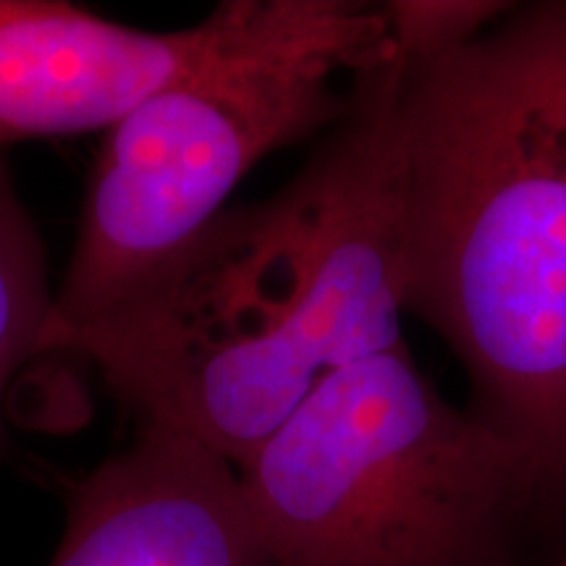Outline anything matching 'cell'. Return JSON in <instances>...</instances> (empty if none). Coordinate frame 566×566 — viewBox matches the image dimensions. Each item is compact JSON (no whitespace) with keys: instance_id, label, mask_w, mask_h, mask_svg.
<instances>
[{"instance_id":"3","label":"cell","mask_w":566,"mask_h":566,"mask_svg":"<svg viewBox=\"0 0 566 566\" xmlns=\"http://www.w3.org/2000/svg\"><path fill=\"white\" fill-rule=\"evenodd\" d=\"M391 48L386 3L233 0L226 38L108 129L55 292L51 354L200 237L260 160L331 129L349 105L336 82Z\"/></svg>"},{"instance_id":"5","label":"cell","mask_w":566,"mask_h":566,"mask_svg":"<svg viewBox=\"0 0 566 566\" xmlns=\"http://www.w3.org/2000/svg\"><path fill=\"white\" fill-rule=\"evenodd\" d=\"M231 19L233 0L189 30L147 32L63 0H0V150L108 132L202 61Z\"/></svg>"},{"instance_id":"4","label":"cell","mask_w":566,"mask_h":566,"mask_svg":"<svg viewBox=\"0 0 566 566\" xmlns=\"http://www.w3.org/2000/svg\"><path fill=\"white\" fill-rule=\"evenodd\" d=\"M237 472L273 566H514L543 522L520 451L407 346L328 375Z\"/></svg>"},{"instance_id":"7","label":"cell","mask_w":566,"mask_h":566,"mask_svg":"<svg viewBox=\"0 0 566 566\" xmlns=\"http://www.w3.org/2000/svg\"><path fill=\"white\" fill-rule=\"evenodd\" d=\"M53 315L45 247L0 155V457L6 451V401L21 370L51 354Z\"/></svg>"},{"instance_id":"2","label":"cell","mask_w":566,"mask_h":566,"mask_svg":"<svg viewBox=\"0 0 566 566\" xmlns=\"http://www.w3.org/2000/svg\"><path fill=\"white\" fill-rule=\"evenodd\" d=\"M405 313L566 520V0L509 6L475 38L394 48Z\"/></svg>"},{"instance_id":"8","label":"cell","mask_w":566,"mask_h":566,"mask_svg":"<svg viewBox=\"0 0 566 566\" xmlns=\"http://www.w3.org/2000/svg\"><path fill=\"white\" fill-rule=\"evenodd\" d=\"M556 566H566V556H564V558H562V562H558Z\"/></svg>"},{"instance_id":"6","label":"cell","mask_w":566,"mask_h":566,"mask_svg":"<svg viewBox=\"0 0 566 566\" xmlns=\"http://www.w3.org/2000/svg\"><path fill=\"white\" fill-rule=\"evenodd\" d=\"M48 566H273L237 467L205 446L139 424L74 485Z\"/></svg>"},{"instance_id":"1","label":"cell","mask_w":566,"mask_h":566,"mask_svg":"<svg viewBox=\"0 0 566 566\" xmlns=\"http://www.w3.org/2000/svg\"><path fill=\"white\" fill-rule=\"evenodd\" d=\"M391 103L388 55L279 195L223 210L63 352L139 424L242 467L328 375L407 346Z\"/></svg>"}]
</instances>
